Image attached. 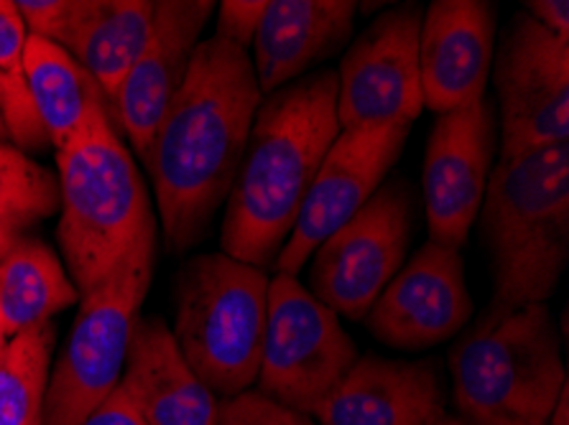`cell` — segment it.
<instances>
[{"instance_id": "4dcf8cb0", "label": "cell", "mask_w": 569, "mask_h": 425, "mask_svg": "<svg viewBox=\"0 0 569 425\" xmlns=\"http://www.w3.org/2000/svg\"><path fill=\"white\" fill-rule=\"evenodd\" d=\"M547 425H569V385L562 387L555 407H551Z\"/></svg>"}, {"instance_id": "277c9868", "label": "cell", "mask_w": 569, "mask_h": 425, "mask_svg": "<svg viewBox=\"0 0 569 425\" xmlns=\"http://www.w3.org/2000/svg\"><path fill=\"white\" fill-rule=\"evenodd\" d=\"M478 216L493 271L486 311L545 303L569 260V141L498 161Z\"/></svg>"}, {"instance_id": "4316f807", "label": "cell", "mask_w": 569, "mask_h": 425, "mask_svg": "<svg viewBox=\"0 0 569 425\" xmlns=\"http://www.w3.org/2000/svg\"><path fill=\"white\" fill-rule=\"evenodd\" d=\"M218 425H317L315 418L271 401L258 389L226 397L218 405Z\"/></svg>"}, {"instance_id": "5bb4252c", "label": "cell", "mask_w": 569, "mask_h": 425, "mask_svg": "<svg viewBox=\"0 0 569 425\" xmlns=\"http://www.w3.org/2000/svg\"><path fill=\"white\" fill-rule=\"evenodd\" d=\"M472 316L460 250L429 240L391 277L366 314L378 342L396 350H427L452 340Z\"/></svg>"}, {"instance_id": "f1b7e54d", "label": "cell", "mask_w": 569, "mask_h": 425, "mask_svg": "<svg viewBox=\"0 0 569 425\" xmlns=\"http://www.w3.org/2000/svg\"><path fill=\"white\" fill-rule=\"evenodd\" d=\"M526 13L539 26H545L557 39L569 41V3L567 0H529Z\"/></svg>"}, {"instance_id": "52a82bcc", "label": "cell", "mask_w": 569, "mask_h": 425, "mask_svg": "<svg viewBox=\"0 0 569 425\" xmlns=\"http://www.w3.org/2000/svg\"><path fill=\"white\" fill-rule=\"evenodd\" d=\"M153 267H128L80 298V314L49 372L41 425H82L116 393Z\"/></svg>"}, {"instance_id": "9a60e30c", "label": "cell", "mask_w": 569, "mask_h": 425, "mask_svg": "<svg viewBox=\"0 0 569 425\" xmlns=\"http://www.w3.org/2000/svg\"><path fill=\"white\" fill-rule=\"evenodd\" d=\"M212 8V0H161L157 3L149 43L113 100L116 128L123 130L131 149L141 159L149 153L163 112L184 82Z\"/></svg>"}, {"instance_id": "ac0fdd59", "label": "cell", "mask_w": 569, "mask_h": 425, "mask_svg": "<svg viewBox=\"0 0 569 425\" xmlns=\"http://www.w3.org/2000/svg\"><path fill=\"white\" fill-rule=\"evenodd\" d=\"M120 389L146 425H218V401L159 318H136Z\"/></svg>"}, {"instance_id": "4fadbf2b", "label": "cell", "mask_w": 569, "mask_h": 425, "mask_svg": "<svg viewBox=\"0 0 569 425\" xmlns=\"http://www.w3.org/2000/svg\"><path fill=\"white\" fill-rule=\"evenodd\" d=\"M496 105L482 98L437 115L425 155L429 240L460 250L486 196L496 153Z\"/></svg>"}, {"instance_id": "d6986e66", "label": "cell", "mask_w": 569, "mask_h": 425, "mask_svg": "<svg viewBox=\"0 0 569 425\" xmlns=\"http://www.w3.org/2000/svg\"><path fill=\"white\" fill-rule=\"evenodd\" d=\"M356 11L352 0H269L251 43L261 92L281 90L338 54L350 39Z\"/></svg>"}, {"instance_id": "cb8c5ba5", "label": "cell", "mask_w": 569, "mask_h": 425, "mask_svg": "<svg viewBox=\"0 0 569 425\" xmlns=\"http://www.w3.org/2000/svg\"><path fill=\"white\" fill-rule=\"evenodd\" d=\"M29 31L13 0H0V118L16 149L39 151L49 143V135L33 108L23 72V49Z\"/></svg>"}, {"instance_id": "836d02e7", "label": "cell", "mask_w": 569, "mask_h": 425, "mask_svg": "<svg viewBox=\"0 0 569 425\" xmlns=\"http://www.w3.org/2000/svg\"><path fill=\"white\" fill-rule=\"evenodd\" d=\"M462 425H521V423H503V421H482V423H468V421H462Z\"/></svg>"}, {"instance_id": "30bf717a", "label": "cell", "mask_w": 569, "mask_h": 425, "mask_svg": "<svg viewBox=\"0 0 569 425\" xmlns=\"http://www.w3.org/2000/svg\"><path fill=\"white\" fill-rule=\"evenodd\" d=\"M501 110V159L569 141V41L526 11L508 23L493 51Z\"/></svg>"}, {"instance_id": "5b68a950", "label": "cell", "mask_w": 569, "mask_h": 425, "mask_svg": "<svg viewBox=\"0 0 569 425\" xmlns=\"http://www.w3.org/2000/svg\"><path fill=\"white\" fill-rule=\"evenodd\" d=\"M457 418L547 425L567 385L547 303L486 311L450 352Z\"/></svg>"}, {"instance_id": "8fae6325", "label": "cell", "mask_w": 569, "mask_h": 425, "mask_svg": "<svg viewBox=\"0 0 569 425\" xmlns=\"http://www.w3.org/2000/svg\"><path fill=\"white\" fill-rule=\"evenodd\" d=\"M421 8H391L360 33L338 72V123L409 128L425 110L419 77Z\"/></svg>"}, {"instance_id": "ffe728a7", "label": "cell", "mask_w": 569, "mask_h": 425, "mask_svg": "<svg viewBox=\"0 0 569 425\" xmlns=\"http://www.w3.org/2000/svg\"><path fill=\"white\" fill-rule=\"evenodd\" d=\"M23 72L33 108L57 151L80 133L92 112L110 110L113 115V108L98 82L57 43L29 33L23 49Z\"/></svg>"}, {"instance_id": "8992f818", "label": "cell", "mask_w": 569, "mask_h": 425, "mask_svg": "<svg viewBox=\"0 0 569 425\" xmlns=\"http://www.w3.org/2000/svg\"><path fill=\"white\" fill-rule=\"evenodd\" d=\"M271 277L226 253L197 255L177 285L174 340L210 393L236 397L258 380Z\"/></svg>"}, {"instance_id": "e0dca14e", "label": "cell", "mask_w": 569, "mask_h": 425, "mask_svg": "<svg viewBox=\"0 0 569 425\" xmlns=\"http://www.w3.org/2000/svg\"><path fill=\"white\" fill-rule=\"evenodd\" d=\"M437 360L360 357L312 418L317 425H435L447 418Z\"/></svg>"}, {"instance_id": "d6a6232c", "label": "cell", "mask_w": 569, "mask_h": 425, "mask_svg": "<svg viewBox=\"0 0 569 425\" xmlns=\"http://www.w3.org/2000/svg\"><path fill=\"white\" fill-rule=\"evenodd\" d=\"M11 342V336H8V332H6V324H3V316H0V350H3V346Z\"/></svg>"}, {"instance_id": "7402d4cb", "label": "cell", "mask_w": 569, "mask_h": 425, "mask_svg": "<svg viewBox=\"0 0 569 425\" xmlns=\"http://www.w3.org/2000/svg\"><path fill=\"white\" fill-rule=\"evenodd\" d=\"M153 0H100L72 57L84 67L106 94L110 108L120 84L149 43L153 29Z\"/></svg>"}, {"instance_id": "6da1fadb", "label": "cell", "mask_w": 569, "mask_h": 425, "mask_svg": "<svg viewBox=\"0 0 569 425\" xmlns=\"http://www.w3.org/2000/svg\"><path fill=\"white\" fill-rule=\"evenodd\" d=\"M258 105L261 87L248 51L218 37L197 43L184 82L143 155L174 253L204 237L230 196Z\"/></svg>"}, {"instance_id": "e575fe53", "label": "cell", "mask_w": 569, "mask_h": 425, "mask_svg": "<svg viewBox=\"0 0 569 425\" xmlns=\"http://www.w3.org/2000/svg\"><path fill=\"white\" fill-rule=\"evenodd\" d=\"M435 425H462V421H460V418H452V415H447L445 421H439V423H435Z\"/></svg>"}, {"instance_id": "44dd1931", "label": "cell", "mask_w": 569, "mask_h": 425, "mask_svg": "<svg viewBox=\"0 0 569 425\" xmlns=\"http://www.w3.org/2000/svg\"><path fill=\"white\" fill-rule=\"evenodd\" d=\"M80 301L62 260L44 242L19 237L0 257V316L8 336L51 324L59 311Z\"/></svg>"}, {"instance_id": "ba28073f", "label": "cell", "mask_w": 569, "mask_h": 425, "mask_svg": "<svg viewBox=\"0 0 569 425\" xmlns=\"http://www.w3.org/2000/svg\"><path fill=\"white\" fill-rule=\"evenodd\" d=\"M358 360L338 314L319 303L295 275L276 273L269 285L258 393L312 418Z\"/></svg>"}, {"instance_id": "9c48e42d", "label": "cell", "mask_w": 569, "mask_h": 425, "mask_svg": "<svg viewBox=\"0 0 569 425\" xmlns=\"http://www.w3.org/2000/svg\"><path fill=\"white\" fill-rule=\"evenodd\" d=\"M413 230V196L393 179L315 250L312 296L335 314L363 318L401 271Z\"/></svg>"}, {"instance_id": "7a4b0ae2", "label": "cell", "mask_w": 569, "mask_h": 425, "mask_svg": "<svg viewBox=\"0 0 569 425\" xmlns=\"http://www.w3.org/2000/svg\"><path fill=\"white\" fill-rule=\"evenodd\" d=\"M338 135V72L330 69L305 74L258 105L228 196L222 253L256 267L276 263Z\"/></svg>"}, {"instance_id": "603a6c76", "label": "cell", "mask_w": 569, "mask_h": 425, "mask_svg": "<svg viewBox=\"0 0 569 425\" xmlns=\"http://www.w3.org/2000/svg\"><path fill=\"white\" fill-rule=\"evenodd\" d=\"M54 326L13 336L0 350V425H41Z\"/></svg>"}, {"instance_id": "f546056e", "label": "cell", "mask_w": 569, "mask_h": 425, "mask_svg": "<svg viewBox=\"0 0 569 425\" xmlns=\"http://www.w3.org/2000/svg\"><path fill=\"white\" fill-rule=\"evenodd\" d=\"M82 425H146V423L141 421V415L136 413V407L118 385L116 393L110 395L108 401L102 403Z\"/></svg>"}, {"instance_id": "484cf974", "label": "cell", "mask_w": 569, "mask_h": 425, "mask_svg": "<svg viewBox=\"0 0 569 425\" xmlns=\"http://www.w3.org/2000/svg\"><path fill=\"white\" fill-rule=\"evenodd\" d=\"M100 0H19V16L31 37H41L64 51L77 49Z\"/></svg>"}, {"instance_id": "2e32d148", "label": "cell", "mask_w": 569, "mask_h": 425, "mask_svg": "<svg viewBox=\"0 0 569 425\" xmlns=\"http://www.w3.org/2000/svg\"><path fill=\"white\" fill-rule=\"evenodd\" d=\"M496 6L486 0H435L421 13L419 77L425 108L437 115L486 98L493 67Z\"/></svg>"}, {"instance_id": "d590c367", "label": "cell", "mask_w": 569, "mask_h": 425, "mask_svg": "<svg viewBox=\"0 0 569 425\" xmlns=\"http://www.w3.org/2000/svg\"><path fill=\"white\" fill-rule=\"evenodd\" d=\"M8 141V133H6V125H3V118H0V143Z\"/></svg>"}, {"instance_id": "1f68e13d", "label": "cell", "mask_w": 569, "mask_h": 425, "mask_svg": "<svg viewBox=\"0 0 569 425\" xmlns=\"http://www.w3.org/2000/svg\"><path fill=\"white\" fill-rule=\"evenodd\" d=\"M19 240V234H13V232H6V230H0V257H3L8 250L13 247V242Z\"/></svg>"}, {"instance_id": "83f0119b", "label": "cell", "mask_w": 569, "mask_h": 425, "mask_svg": "<svg viewBox=\"0 0 569 425\" xmlns=\"http://www.w3.org/2000/svg\"><path fill=\"white\" fill-rule=\"evenodd\" d=\"M266 6H269V0H226L220 6L214 37L246 51L253 43Z\"/></svg>"}, {"instance_id": "7c38bea8", "label": "cell", "mask_w": 569, "mask_h": 425, "mask_svg": "<svg viewBox=\"0 0 569 425\" xmlns=\"http://www.w3.org/2000/svg\"><path fill=\"white\" fill-rule=\"evenodd\" d=\"M407 135L409 128L403 125L340 130L301 202L287 245L276 257V273L297 277L315 250L383 184L386 173L399 161Z\"/></svg>"}, {"instance_id": "3957f363", "label": "cell", "mask_w": 569, "mask_h": 425, "mask_svg": "<svg viewBox=\"0 0 569 425\" xmlns=\"http://www.w3.org/2000/svg\"><path fill=\"white\" fill-rule=\"evenodd\" d=\"M57 237L80 298L128 267H153L157 216L110 110L57 151Z\"/></svg>"}, {"instance_id": "d4e9b609", "label": "cell", "mask_w": 569, "mask_h": 425, "mask_svg": "<svg viewBox=\"0 0 569 425\" xmlns=\"http://www.w3.org/2000/svg\"><path fill=\"white\" fill-rule=\"evenodd\" d=\"M59 212V181L29 153L0 143V230L19 234Z\"/></svg>"}]
</instances>
